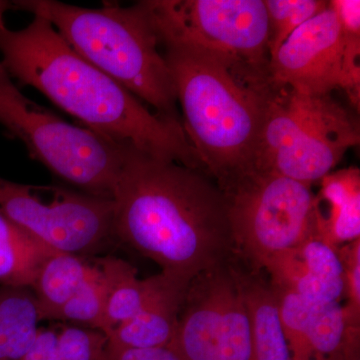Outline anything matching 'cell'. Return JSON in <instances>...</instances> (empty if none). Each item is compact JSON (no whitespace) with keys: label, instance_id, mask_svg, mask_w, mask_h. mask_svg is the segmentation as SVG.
<instances>
[{"label":"cell","instance_id":"obj_1","mask_svg":"<svg viewBox=\"0 0 360 360\" xmlns=\"http://www.w3.org/2000/svg\"><path fill=\"white\" fill-rule=\"evenodd\" d=\"M115 241L191 279L234 257L224 193L205 172L127 146L112 196Z\"/></svg>","mask_w":360,"mask_h":360},{"label":"cell","instance_id":"obj_2","mask_svg":"<svg viewBox=\"0 0 360 360\" xmlns=\"http://www.w3.org/2000/svg\"><path fill=\"white\" fill-rule=\"evenodd\" d=\"M0 54L11 77L39 90L85 129L118 146L206 174L182 123L149 110L78 56L49 21L34 16L22 30L0 27Z\"/></svg>","mask_w":360,"mask_h":360},{"label":"cell","instance_id":"obj_3","mask_svg":"<svg viewBox=\"0 0 360 360\" xmlns=\"http://www.w3.org/2000/svg\"><path fill=\"white\" fill-rule=\"evenodd\" d=\"M165 49L184 113L182 127L207 174L219 186L250 172L272 84L270 75L195 47Z\"/></svg>","mask_w":360,"mask_h":360},{"label":"cell","instance_id":"obj_4","mask_svg":"<svg viewBox=\"0 0 360 360\" xmlns=\"http://www.w3.org/2000/svg\"><path fill=\"white\" fill-rule=\"evenodd\" d=\"M11 9L49 21L78 56L115 79L155 112L182 123L174 80L158 37L137 2L85 8L53 0H18Z\"/></svg>","mask_w":360,"mask_h":360},{"label":"cell","instance_id":"obj_5","mask_svg":"<svg viewBox=\"0 0 360 360\" xmlns=\"http://www.w3.org/2000/svg\"><path fill=\"white\" fill-rule=\"evenodd\" d=\"M359 139V123L330 94L305 96L272 82L253 168L311 186Z\"/></svg>","mask_w":360,"mask_h":360},{"label":"cell","instance_id":"obj_6","mask_svg":"<svg viewBox=\"0 0 360 360\" xmlns=\"http://www.w3.org/2000/svg\"><path fill=\"white\" fill-rule=\"evenodd\" d=\"M0 124L59 179L82 193L112 200L127 146L71 124L28 98L1 63Z\"/></svg>","mask_w":360,"mask_h":360},{"label":"cell","instance_id":"obj_7","mask_svg":"<svg viewBox=\"0 0 360 360\" xmlns=\"http://www.w3.org/2000/svg\"><path fill=\"white\" fill-rule=\"evenodd\" d=\"M219 187L234 257L251 269L264 271L270 259L319 231L317 198L307 184L252 168Z\"/></svg>","mask_w":360,"mask_h":360},{"label":"cell","instance_id":"obj_8","mask_svg":"<svg viewBox=\"0 0 360 360\" xmlns=\"http://www.w3.org/2000/svg\"><path fill=\"white\" fill-rule=\"evenodd\" d=\"M139 4L163 46L195 47L270 75L264 0H150Z\"/></svg>","mask_w":360,"mask_h":360},{"label":"cell","instance_id":"obj_9","mask_svg":"<svg viewBox=\"0 0 360 360\" xmlns=\"http://www.w3.org/2000/svg\"><path fill=\"white\" fill-rule=\"evenodd\" d=\"M0 215L56 252L92 257L115 243L113 201L0 177Z\"/></svg>","mask_w":360,"mask_h":360},{"label":"cell","instance_id":"obj_10","mask_svg":"<svg viewBox=\"0 0 360 360\" xmlns=\"http://www.w3.org/2000/svg\"><path fill=\"white\" fill-rule=\"evenodd\" d=\"M170 347L181 360H252L250 315L234 257L191 279Z\"/></svg>","mask_w":360,"mask_h":360},{"label":"cell","instance_id":"obj_11","mask_svg":"<svg viewBox=\"0 0 360 360\" xmlns=\"http://www.w3.org/2000/svg\"><path fill=\"white\" fill-rule=\"evenodd\" d=\"M360 37H347L330 6L291 33L270 58V79L305 96L347 92L359 110Z\"/></svg>","mask_w":360,"mask_h":360},{"label":"cell","instance_id":"obj_12","mask_svg":"<svg viewBox=\"0 0 360 360\" xmlns=\"http://www.w3.org/2000/svg\"><path fill=\"white\" fill-rule=\"evenodd\" d=\"M272 288L292 360H354L359 356V328L349 323L341 302L316 304L295 291Z\"/></svg>","mask_w":360,"mask_h":360},{"label":"cell","instance_id":"obj_13","mask_svg":"<svg viewBox=\"0 0 360 360\" xmlns=\"http://www.w3.org/2000/svg\"><path fill=\"white\" fill-rule=\"evenodd\" d=\"M270 283L295 291L305 300L323 304L345 296V265L340 248L317 231L297 248L265 264Z\"/></svg>","mask_w":360,"mask_h":360},{"label":"cell","instance_id":"obj_14","mask_svg":"<svg viewBox=\"0 0 360 360\" xmlns=\"http://www.w3.org/2000/svg\"><path fill=\"white\" fill-rule=\"evenodd\" d=\"M191 281L161 271L148 300L131 319L113 329L108 343L127 348L169 347Z\"/></svg>","mask_w":360,"mask_h":360},{"label":"cell","instance_id":"obj_15","mask_svg":"<svg viewBox=\"0 0 360 360\" xmlns=\"http://www.w3.org/2000/svg\"><path fill=\"white\" fill-rule=\"evenodd\" d=\"M234 264L250 315L252 360H292L269 279L236 258Z\"/></svg>","mask_w":360,"mask_h":360},{"label":"cell","instance_id":"obj_16","mask_svg":"<svg viewBox=\"0 0 360 360\" xmlns=\"http://www.w3.org/2000/svg\"><path fill=\"white\" fill-rule=\"evenodd\" d=\"M319 200L328 202V217H319V229L336 248L360 239V174L347 168L321 179Z\"/></svg>","mask_w":360,"mask_h":360},{"label":"cell","instance_id":"obj_17","mask_svg":"<svg viewBox=\"0 0 360 360\" xmlns=\"http://www.w3.org/2000/svg\"><path fill=\"white\" fill-rule=\"evenodd\" d=\"M104 283L103 329L110 335L113 329L131 319L148 300L153 276L139 278L134 265L122 258H96Z\"/></svg>","mask_w":360,"mask_h":360},{"label":"cell","instance_id":"obj_18","mask_svg":"<svg viewBox=\"0 0 360 360\" xmlns=\"http://www.w3.org/2000/svg\"><path fill=\"white\" fill-rule=\"evenodd\" d=\"M91 257L53 252L40 267L32 288L41 321H53L59 309L96 271Z\"/></svg>","mask_w":360,"mask_h":360},{"label":"cell","instance_id":"obj_19","mask_svg":"<svg viewBox=\"0 0 360 360\" xmlns=\"http://www.w3.org/2000/svg\"><path fill=\"white\" fill-rule=\"evenodd\" d=\"M41 321L32 290L0 285V360H22Z\"/></svg>","mask_w":360,"mask_h":360},{"label":"cell","instance_id":"obj_20","mask_svg":"<svg viewBox=\"0 0 360 360\" xmlns=\"http://www.w3.org/2000/svg\"><path fill=\"white\" fill-rule=\"evenodd\" d=\"M53 252L0 215V285L32 288L40 267Z\"/></svg>","mask_w":360,"mask_h":360},{"label":"cell","instance_id":"obj_21","mask_svg":"<svg viewBox=\"0 0 360 360\" xmlns=\"http://www.w3.org/2000/svg\"><path fill=\"white\" fill-rule=\"evenodd\" d=\"M269 23V56L291 33L328 6L321 0H264Z\"/></svg>","mask_w":360,"mask_h":360},{"label":"cell","instance_id":"obj_22","mask_svg":"<svg viewBox=\"0 0 360 360\" xmlns=\"http://www.w3.org/2000/svg\"><path fill=\"white\" fill-rule=\"evenodd\" d=\"M96 262V271L68 302L59 309L53 321L71 322L82 328L103 329L104 283Z\"/></svg>","mask_w":360,"mask_h":360},{"label":"cell","instance_id":"obj_23","mask_svg":"<svg viewBox=\"0 0 360 360\" xmlns=\"http://www.w3.org/2000/svg\"><path fill=\"white\" fill-rule=\"evenodd\" d=\"M58 360H103L108 335L97 329L77 326H56Z\"/></svg>","mask_w":360,"mask_h":360},{"label":"cell","instance_id":"obj_24","mask_svg":"<svg viewBox=\"0 0 360 360\" xmlns=\"http://www.w3.org/2000/svg\"><path fill=\"white\" fill-rule=\"evenodd\" d=\"M341 259L345 265V296L348 303L345 305L349 323L359 328L360 321V239L340 248Z\"/></svg>","mask_w":360,"mask_h":360},{"label":"cell","instance_id":"obj_25","mask_svg":"<svg viewBox=\"0 0 360 360\" xmlns=\"http://www.w3.org/2000/svg\"><path fill=\"white\" fill-rule=\"evenodd\" d=\"M103 360H181L172 347L127 348L108 343Z\"/></svg>","mask_w":360,"mask_h":360},{"label":"cell","instance_id":"obj_26","mask_svg":"<svg viewBox=\"0 0 360 360\" xmlns=\"http://www.w3.org/2000/svg\"><path fill=\"white\" fill-rule=\"evenodd\" d=\"M328 6L335 11L347 37H360L359 0H333Z\"/></svg>","mask_w":360,"mask_h":360},{"label":"cell","instance_id":"obj_27","mask_svg":"<svg viewBox=\"0 0 360 360\" xmlns=\"http://www.w3.org/2000/svg\"><path fill=\"white\" fill-rule=\"evenodd\" d=\"M11 9V4L9 1H0V27L4 26V16L6 11Z\"/></svg>","mask_w":360,"mask_h":360},{"label":"cell","instance_id":"obj_28","mask_svg":"<svg viewBox=\"0 0 360 360\" xmlns=\"http://www.w3.org/2000/svg\"><path fill=\"white\" fill-rule=\"evenodd\" d=\"M354 360H360V357H356V359H354Z\"/></svg>","mask_w":360,"mask_h":360}]
</instances>
